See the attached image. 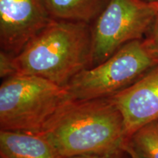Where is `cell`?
<instances>
[{"mask_svg": "<svg viewBox=\"0 0 158 158\" xmlns=\"http://www.w3.org/2000/svg\"><path fill=\"white\" fill-rule=\"evenodd\" d=\"M157 12V6L142 0H110L90 24L92 67L126 43L143 39Z\"/></svg>", "mask_w": 158, "mask_h": 158, "instance_id": "5", "label": "cell"}, {"mask_svg": "<svg viewBox=\"0 0 158 158\" xmlns=\"http://www.w3.org/2000/svg\"><path fill=\"white\" fill-rule=\"evenodd\" d=\"M157 64L158 56L146 40H135L126 43L104 62L79 73L65 87L72 100L109 98Z\"/></svg>", "mask_w": 158, "mask_h": 158, "instance_id": "4", "label": "cell"}, {"mask_svg": "<svg viewBox=\"0 0 158 158\" xmlns=\"http://www.w3.org/2000/svg\"><path fill=\"white\" fill-rule=\"evenodd\" d=\"M0 158H59L39 133L0 131Z\"/></svg>", "mask_w": 158, "mask_h": 158, "instance_id": "8", "label": "cell"}, {"mask_svg": "<svg viewBox=\"0 0 158 158\" xmlns=\"http://www.w3.org/2000/svg\"><path fill=\"white\" fill-rule=\"evenodd\" d=\"M110 0H43L52 19L91 24Z\"/></svg>", "mask_w": 158, "mask_h": 158, "instance_id": "9", "label": "cell"}, {"mask_svg": "<svg viewBox=\"0 0 158 158\" xmlns=\"http://www.w3.org/2000/svg\"><path fill=\"white\" fill-rule=\"evenodd\" d=\"M124 151L128 154V155L130 156V158H143L133 149V147L130 145L129 142H128V140L125 145V147H124Z\"/></svg>", "mask_w": 158, "mask_h": 158, "instance_id": "14", "label": "cell"}, {"mask_svg": "<svg viewBox=\"0 0 158 158\" xmlns=\"http://www.w3.org/2000/svg\"><path fill=\"white\" fill-rule=\"evenodd\" d=\"M123 116L127 138L158 120V64L133 84L110 97Z\"/></svg>", "mask_w": 158, "mask_h": 158, "instance_id": "7", "label": "cell"}, {"mask_svg": "<svg viewBox=\"0 0 158 158\" xmlns=\"http://www.w3.org/2000/svg\"><path fill=\"white\" fill-rule=\"evenodd\" d=\"M15 75L38 76L66 86L92 67V32L84 22L51 19L13 56Z\"/></svg>", "mask_w": 158, "mask_h": 158, "instance_id": "2", "label": "cell"}, {"mask_svg": "<svg viewBox=\"0 0 158 158\" xmlns=\"http://www.w3.org/2000/svg\"><path fill=\"white\" fill-rule=\"evenodd\" d=\"M142 1L149 4H152V5H155L158 7V0H142Z\"/></svg>", "mask_w": 158, "mask_h": 158, "instance_id": "15", "label": "cell"}, {"mask_svg": "<svg viewBox=\"0 0 158 158\" xmlns=\"http://www.w3.org/2000/svg\"><path fill=\"white\" fill-rule=\"evenodd\" d=\"M144 39L146 40L152 50L158 56V12Z\"/></svg>", "mask_w": 158, "mask_h": 158, "instance_id": "12", "label": "cell"}, {"mask_svg": "<svg viewBox=\"0 0 158 158\" xmlns=\"http://www.w3.org/2000/svg\"><path fill=\"white\" fill-rule=\"evenodd\" d=\"M59 158L124 152L123 116L110 97L69 100L39 133Z\"/></svg>", "mask_w": 158, "mask_h": 158, "instance_id": "1", "label": "cell"}, {"mask_svg": "<svg viewBox=\"0 0 158 158\" xmlns=\"http://www.w3.org/2000/svg\"><path fill=\"white\" fill-rule=\"evenodd\" d=\"M128 142L143 158H158V120L138 130Z\"/></svg>", "mask_w": 158, "mask_h": 158, "instance_id": "10", "label": "cell"}, {"mask_svg": "<svg viewBox=\"0 0 158 158\" xmlns=\"http://www.w3.org/2000/svg\"><path fill=\"white\" fill-rule=\"evenodd\" d=\"M126 152L115 155H81V156H75V157H71L68 158H130L128 155V157H126ZM128 155V154H127Z\"/></svg>", "mask_w": 158, "mask_h": 158, "instance_id": "13", "label": "cell"}, {"mask_svg": "<svg viewBox=\"0 0 158 158\" xmlns=\"http://www.w3.org/2000/svg\"><path fill=\"white\" fill-rule=\"evenodd\" d=\"M15 70L13 64V55L1 51L0 52V76L5 79L15 76Z\"/></svg>", "mask_w": 158, "mask_h": 158, "instance_id": "11", "label": "cell"}, {"mask_svg": "<svg viewBox=\"0 0 158 158\" xmlns=\"http://www.w3.org/2000/svg\"><path fill=\"white\" fill-rule=\"evenodd\" d=\"M51 19L43 0H0L1 51L17 55Z\"/></svg>", "mask_w": 158, "mask_h": 158, "instance_id": "6", "label": "cell"}, {"mask_svg": "<svg viewBox=\"0 0 158 158\" xmlns=\"http://www.w3.org/2000/svg\"><path fill=\"white\" fill-rule=\"evenodd\" d=\"M65 86L38 76L15 75L0 86V129L39 133L67 101Z\"/></svg>", "mask_w": 158, "mask_h": 158, "instance_id": "3", "label": "cell"}]
</instances>
